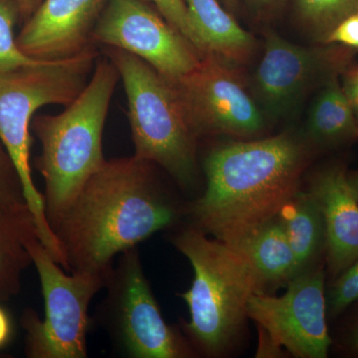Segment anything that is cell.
<instances>
[{
  "mask_svg": "<svg viewBox=\"0 0 358 358\" xmlns=\"http://www.w3.org/2000/svg\"><path fill=\"white\" fill-rule=\"evenodd\" d=\"M159 169L134 155L107 160L85 183L51 226L66 272L108 275L115 257L185 218Z\"/></svg>",
  "mask_w": 358,
  "mask_h": 358,
  "instance_id": "obj_1",
  "label": "cell"
},
{
  "mask_svg": "<svg viewBox=\"0 0 358 358\" xmlns=\"http://www.w3.org/2000/svg\"><path fill=\"white\" fill-rule=\"evenodd\" d=\"M315 155L293 131L220 143L205 157L206 187L186 202L185 218L205 234L236 244L279 216L301 189Z\"/></svg>",
  "mask_w": 358,
  "mask_h": 358,
  "instance_id": "obj_2",
  "label": "cell"
},
{
  "mask_svg": "<svg viewBox=\"0 0 358 358\" xmlns=\"http://www.w3.org/2000/svg\"><path fill=\"white\" fill-rule=\"evenodd\" d=\"M171 241L194 271L192 287L178 294L189 310L179 329L197 357H225L243 338L250 299L265 293L260 277L241 251L192 225Z\"/></svg>",
  "mask_w": 358,
  "mask_h": 358,
  "instance_id": "obj_3",
  "label": "cell"
},
{
  "mask_svg": "<svg viewBox=\"0 0 358 358\" xmlns=\"http://www.w3.org/2000/svg\"><path fill=\"white\" fill-rule=\"evenodd\" d=\"M119 80L109 59L99 58L87 86L61 114L33 117L31 131L41 143L34 166L43 178L45 215L50 228L107 162L103 128Z\"/></svg>",
  "mask_w": 358,
  "mask_h": 358,
  "instance_id": "obj_4",
  "label": "cell"
},
{
  "mask_svg": "<svg viewBox=\"0 0 358 358\" xmlns=\"http://www.w3.org/2000/svg\"><path fill=\"white\" fill-rule=\"evenodd\" d=\"M96 45L60 60H38L0 73V141L13 159L26 201L36 218L40 240L56 262L64 258L45 215L43 194L33 181L31 122L37 110L47 105L67 106L81 94L95 70Z\"/></svg>",
  "mask_w": 358,
  "mask_h": 358,
  "instance_id": "obj_5",
  "label": "cell"
},
{
  "mask_svg": "<svg viewBox=\"0 0 358 358\" xmlns=\"http://www.w3.org/2000/svg\"><path fill=\"white\" fill-rule=\"evenodd\" d=\"M102 50L124 86L134 157L164 169L181 189H192L199 136L173 82L129 52Z\"/></svg>",
  "mask_w": 358,
  "mask_h": 358,
  "instance_id": "obj_6",
  "label": "cell"
},
{
  "mask_svg": "<svg viewBox=\"0 0 358 358\" xmlns=\"http://www.w3.org/2000/svg\"><path fill=\"white\" fill-rule=\"evenodd\" d=\"M44 301V317L32 308L21 315L24 352L28 358H87L88 334L94 324L90 303L105 289L108 275L66 274L41 240L29 245Z\"/></svg>",
  "mask_w": 358,
  "mask_h": 358,
  "instance_id": "obj_7",
  "label": "cell"
},
{
  "mask_svg": "<svg viewBox=\"0 0 358 358\" xmlns=\"http://www.w3.org/2000/svg\"><path fill=\"white\" fill-rule=\"evenodd\" d=\"M107 294L96 310V322L114 345L131 358H193L196 352L162 317L145 277L138 247L120 254L108 275Z\"/></svg>",
  "mask_w": 358,
  "mask_h": 358,
  "instance_id": "obj_8",
  "label": "cell"
},
{
  "mask_svg": "<svg viewBox=\"0 0 358 358\" xmlns=\"http://www.w3.org/2000/svg\"><path fill=\"white\" fill-rule=\"evenodd\" d=\"M237 67L206 53L195 69L173 81L199 138L221 134L233 140H252L265 133V112Z\"/></svg>",
  "mask_w": 358,
  "mask_h": 358,
  "instance_id": "obj_9",
  "label": "cell"
},
{
  "mask_svg": "<svg viewBox=\"0 0 358 358\" xmlns=\"http://www.w3.org/2000/svg\"><path fill=\"white\" fill-rule=\"evenodd\" d=\"M287 292L253 294L247 315L273 343L296 358H326L333 345L327 326L326 266L296 275Z\"/></svg>",
  "mask_w": 358,
  "mask_h": 358,
  "instance_id": "obj_10",
  "label": "cell"
},
{
  "mask_svg": "<svg viewBox=\"0 0 358 358\" xmlns=\"http://www.w3.org/2000/svg\"><path fill=\"white\" fill-rule=\"evenodd\" d=\"M92 41L129 52L171 81L195 69L203 56L145 0H109Z\"/></svg>",
  "mask_w": 358,
  "mask_h": 358,
  "instance_id": "obj_11",
  "label": "cell"
},
{
  "mask_svg": "<svg viewBox=\"0 0 358 358\" xmlns=\"http://www.w3.org/2000/svg\"><path fill=\"white\" fill-rule=\"evenodd\" d=\"M355 52L338 44L301 46L268 32L254 73L255 98L268 115H286L310 90L352 64Z\"/></svg>",
  "mask_w": 358,
  "mask_h": 358,
  "instance_id": "obj_12",
  "label": "cell"
},
{
  "mask_svg": "<svg viewBox=\"0 0 358 358\" xmlns=\"http://www.w3.org/2000/svg\"><path fill=\"white\" fill-rule=\"evenodd\" d=\"M109 0H42L16 36L28 57L60 60L95 45L92 35Z\"/></svg>",
  "mask_w": 358,
  "mask_h": 358,
  "instance_id": "obj_13",
  "label": "cell"
},
{
  "mask_svg": "<svg viewBox=\"0 0 358 358\" xmlns=\"http://www.w3.org/2000/svg\"><path fill=\"white\" fill-rule=\"evenodd\" d=\"M306 190L319 205L327 235V280L333 282L358 259V196L343 162L315 169Z\"/></svg>",
  "mask_w": 358,
  "mask_h": 358,
  "instance_id": "obj_14",
  "label": "cell"
},
{
  "mask_svg": "<svg viewBox=\"0 0 358 358\" xmlns=\"http://www.w3.org/2000/svg\"><path fill=\"white\" fill-rule=\"evenodd\" d=\"M334 73L317 88L308 113L305 138L315 154L331 152L358 140V124L341 82Z\"/></svg>",
  "mask_w": 358,
  "mask_h": 358,
  "instance_id": "obj_15",
  "label": "cell"
},
{
  "mask_svg": "<svg viewBox=\"0 0 358 358\" xmlns=\"http://www.w3.org/2000/svg\"><path fill=\"white\" fill-rule=\"evenodd\" d=\"M37 239L38 226L28 204L0 208V301L20 293L23 273L33 265L29 245Z\"/></svg>",
  "mask_w": 358,
  "mask_h": 358,
  "instance_id": "obj_16",
  "label": "cell"
},
{
  "mask_svg": "<svg viewBox=\"0 0 358 358\" xmlns=\"http://www.w3.org/2000/svg\"><path fill=\"white\" fill-rule=\"evenodd\" d=\"M205 54L212 53L240 66L256 50V40L218 3L217 0H185Z\"/></svg>",
  "mask_w": 358,
  "mask_h": 358,
  "instance_id": "obj_17",
  "label": "cell"
},
{
  "mask_svg": "<svg viewBox=\"0 0 358 358\" xmlns=\"http://www.w3.org/2000/svg\"><path fill=\"white\" fill-rule=\"evenodd\" d=\"M255 268L265 293L287 287L299 274L298 264L279 216L236 244Z\"/></svg>",
  "mask_w": 358,
  "mask_h": 358,
  "instance_id": "obj_18",
  "label": "cell"
},
{
  "mask_svg": "<svg viewBox=\"0 0 358 358\" xmlns=\"http://www.w3.org/2000/svg\"><path fill=\"white\" fill-rule=\"evenodd\" d=\"M279 218L296 256L299 274L326 266V227L319 205L312 195L301 188L284 205Z\"/></svg>",
  "mask_w": 358,
  "mask_h": 358,
  "instance_id": "obj_19",
  "label": "cell"
},
{
  "mask_svg": "<svg viewBox=\"0 0 358 358\" xmlns=\"http://www.w3.org/2000/svg\"><path fill=\"white\" fill-rule=\"evenodd\" d=\"M293 3L301 29L322 44L341 21L358 13V0H293Z\"/></svg>",
  "mask_w": 358,
  "mask_h": 358,
  "instance_id": "obj_20",
  "label": "cell"
},
{
  "mask_svg": "<svg viewBox=\"0 0 358 358\" xmlns=\"http://www.w3.org/2000/svg\"><path fill=\"white\" fill-rule=\"evenodd\" d=\"M20 20L16 0H0V73L38 61L28 57L18 47L14 28Z\"/></svg>",
  "mask_w": 358,
  "mask_h": 358,
  "instance_id": "obj_21",
  "label": "cell"
},
{
  "mask_svg": "<svg viewBox=\"0 0 358 358\" xmlns=\"http://www.w3.org/2000/svg\"><path fill=\"white\" fill-rule=\"evenodd\" d=\"M358 301V259L331 282L327 292V317H341Z\"/></svg>",
  "mask_w": 358,
  "mask_h": 358,
  "instance_id": "obj_22",
  "label": "cell"
},
{
  "mask_svg": "<svg viewBox=\"0 0 358 358\" xmlns=\"http://www.w3.org/2000/svg\"><path fill=\"white\" fill-rule=\"evenodd\" d=\"M157 9L164 20L169 21L183 36L189 40L202 55L205 54L203 43L195 29L185 0H145Z\"/></svg>",
  "mask_w": 358,
  "mask_h": 358,
  "instance_id": "obj_23",
  "label": "cell"
},
{
  "mask_svg": "<svg viewBox=\"0 0 358 358\" xmlns=\"http://www.w3.org/2000/svg\"><path fill=\"white\" fill-rule=\"evenodd\" d=\"M27 204L17 169L0 141V208Z\"/></svg>",
  "mask_w": 358,
  "mask_h": 358,
  "instance_id": "obj_24",
  "label": "cell"
},
{
  "mask_svg": "<svg viewBox=\"0 0 358 358\" xmlns=\"http://www.w3.org/2000/svg\"><path fill=\"white\" fill-rule=\"evenodd\" d=\"M341 327L338 329V350L348 357H358V301L348 308Z\"/></svg>",
  "mask_w": 358,
  "mask_h": 358,
  "instance_id": "obj_25",
  "label": "cell"
},
{
  "mask_svg": "<svg viewBox=\"0 0 358 358\" xmlns=\"http://www.w3.org/2000/svg\"><path fill=\"white\" fill-rule=\"evenodd\" d=\"M324 44L343 45L346 48L358 51V13L341 21L333 31L329 33Z\"/></svg>",
  "mask_w": 358,
  "mask_h": 358,
  "instance_id": "obj_26",
  "label": "cell"
},
{
  "mask_svg": "<svg viewBox=\"0 0 358 358\" xmlns=\"http://www.w3.org/2000/svg\"><path fill=\"white\" fill-rule=\"evenodd\" d=\"M341 82L358 124V65H348L341 72Z\"/></svg>",
  "mask_w": 358,
  "mask_h": 358,
  "instance_id": "obj_27",
  "label": "cell"
},
{
  "mask_svg": "<svg viewBox=\"0 0 358 358\" xmlns=\"http://www.w3.org/2000/svg\"><path fill=\"white\" fill-rule=\"evenodd\" d=\"M244 1L249 8L262 20L275 15L286 3V0H244Z\"/></svg>",
  "mask_w": 358,
  "mask_h": 358,
  "instance_id": "obj_28",
  "label": "cell"
},
{
  "mask_svg": "<svg viewBox=\"0 0 358 358\" xmlns=\"http://www.w3.org/2000/svg\"><path fill=\"white\" fill-rule=\"evenodd\" d=\"M13 336V324L6 308L0 306V350L6 348Z\"/></svg>",
  "mask_w": 358,
  "mask_h": 358,
  "instance_id": "obj_29",
  "label": "cell"
},
{
  "mask_svg": "<svg viewBox=\"0 0 358 358\" xmlns=\"http://www.w3.org/2000/svg\"><path fill=\"white\" fill-rule=\"evenodd\" d=\"M20 8L21 21L25 22L35 13L42 0H16Z\"/></svg>",
  "mask_w": 358,
  "mask_h": 358,
  "instance_id": "obj_30",
  "label": "cell"
},
{
  "mask_svg": "<svg viewBox=\"0 0 358 358\" xmlns=\"http://www.w3.org/2000/svg\"><path fill=\"white\" fill-rule=\"evenodd\" d=\"M348 178H350V183H352L353 189L355 190L358 196V171H348Z\"/></svg>",
  "mask_w": 358,
  "mask_h": 358,
  "instance_id": "obj_31",
  "label": "cell"
},
{
  "mask_svg": "<svg viewBox=\"0 0 358 358\" xmlns=\"http://www.w3.org/2000/svg\"><path fill=\"white\" fill-rule=\"evenodd\" d=\"M225 3L227 4L230 8H232V7H234L235 4H236V0H225Z\"/></svg>",
  "mask_w": 358,
  "mask_h": 358,
  "instance_id": "obj_32",
  "label": "cell"
}]
</instances>
